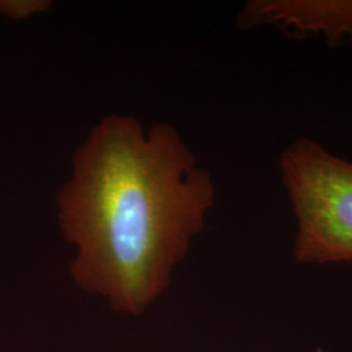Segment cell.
<instances>
[{
	"label": "cell",
	"mask_w": 352,
	"mask_h": 352,
	"mask_svg": "<svg viewBox=\"0 0 352 352\" xmlns=\"http://www.w3.org/2000/svg\"><path fill=\"white\" fill-rule=\"evenodd\" d=\"M215 193L213 176L174 126L103 119L76 151L56 197L77 287L119 314L142 315L170 286Z\"/></svg>",
	"instance_id": "cell-1"
},
{
	"label": "cell",
	"mask_w": 352,
	"mask_h": 352,
	"mask_svg": "<svg viewBox=\"0 0 352 352\" xmlns=\"http://www.w3.org/2000/svg\"><path fill=\"white\" fill-rule=\"evenodd\" d=\"M278 166L295 218V260L352 261L351 161L302 138L282 151Z\"/></svg>",
	"instance_id": "cell-2"
},
{
	"label": "cell",
	"mask_w": 352,
	"mask_h": 352,
	"mask_svg": "<svg viewBox=\"0 0 352 352\" xmlns=\"http://www.w3.org/2000/svg\"><path fill=\"white\" fill-rule=\"evenodd\" d=\"M238 25L338 45L352 39V0H251L239 13Z\"/></svg>",
	"instance_id": "cell-3"
},
{
	"label": "cell",
	"mask_w": 352,
	"mask_h": 352,
	"mask_svg": "<svg viewBox=\"0 0 352 352\" xmlns=\"http://www.w3.org/2000/svg\"><path fill=\"white\" fill-rule=\"evenodd\" d=\"M47 1H0V12L13 19H25L32 14L46 11Z\"/></svg>",
	"instance_id": "cell-4"
}]
</instances>
